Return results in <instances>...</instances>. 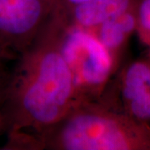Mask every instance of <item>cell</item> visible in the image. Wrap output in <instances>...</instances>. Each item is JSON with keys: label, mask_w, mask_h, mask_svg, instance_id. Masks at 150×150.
<instances>
[{"label": "cell", "mask_w": 150, "mask_h": 150, "mask_svg": "<svg viewBox=\"0 0 150 150\" xmlns=\"http://www.w3.org/2000/svg\"><path fill=\"white\" fill-rule=\"evenodd\" d=\"M9 76L5 112L7 128L15 133L28 124L52 126L66 113L76 88L60 50H48L38 59L23 55Z\"/></svg>", "instance_id": "cell-1"}, {"label": "cell", "mask_w": 150, "mask_h": 150, "mask_svg": "<svg viewBox=\"0 0 150 150\" xmlns=\"http://www.w3.org/2000/svg\"><path fill=\"white\" fill-rule=\"evenodd\" d=\"M54 125L48 145L55 149H150V131L124 117L100 110H77Z\"/></svg>", "instance_id": "cell-2"}, {"label": "cell", "mask_w": 150, "mask_h": 150, "mask_svg": "<svg viewBox=\"0 0 150 150\" xmlns=\"http://www.w3.org/2000/svg\"><path fill=\"white\" fill-rule=\"evenodd\" d=\"M61 0H0V60L24 54L44 18Z\"/></svg>", "instance_id": "cell-3"}, {"label": "cell", "mask_w": 150, "mask_h": 150, "mask_svg": "<svg viewBox=\"0 0 150 150\" xmlns=\"http://www.w3.org/2000/svg\"><path fill=\"white\" fill-rule=\"evenodd\" d=\"M60 52L70 68L76 88L101 85L110 74L112 60L108 49L81 29L70 32Z\"/></svg>", "instance_id": "cell-4"}, {"label": "cell", "mask_w": 150, "mask_h": 150, "mask_svg": "<svg viewBox=\"0 0 150 150\" xmlns=\"http://www.w3.org/2000/svg\"><path fill=\"white\" fill-rule=\"evenodd\" d=\"M136 0H89L73 6L75 20L83 27L99 25L112 17L131 10Z\"/></svg>", "instance_id": "cell-5"}, {"label": "cell", "mask_w": 150, "mask_h": 150, "mask_svg": "<svg viewBox=\"0 0 150 150\" xmlns=\"http://www.w3.org/2000/svg\"><path fill=\"white\" fill-rule=\"evenodd\" d=\"M135 18L129 10L104 21L101 23L99 40L108 49L118 48L133 31L136 25Z\"/></svg>", "instance_id": "cell-6"}, {"label": "cell", "mask_w": 150, "mask_h": 150, "mask_svg": "<svg viewBox=\"0 0 150 150\" xmlns=\"http://www.w3.org/2000/svg\"><path fill=\"white\" fill-rule=\"evenodd\" d=\"M150 66L137 62L129 67L123 80V94L128 101L133 99L140 92L149 87Z\"/></svg>", "instance_id": "cell-7"}, {"label": "cell", "mask_w": 150, "mask_h": 150, "mask_svg": "<svg viewBox=\"0 0 150 150\" xmlns=\"http://www.w3.org/2000/svg\"><path fill=\"white\" fill-rule=\"evenodd\" d=\"M129 102V108L135 118L150 120V87L140 92Z\"/></svg>", "instance_id": "cell-8"}, {"label": "cell", "mask_w": 150, "mask_h": 150, "mask_svg": "<svg viewBox=\"0 0 150 150\" xmlns=\"http://www.w3.org/2000/svg\"><path fill=\"white\" fill-rule=\"evenodd\" d=\"M8 80L9 76L4 74L0 75V130L7 128L5 104Z\"/></svg>", "instance_id": "cell-9"}, {"label": "cell", "mask_w": 150, "mask_h": 150, "mask_svg": "<svg viewBox=\"0 0 150 150\" xmlns=\"http://www.w3.org/2000/svg\"><path fill=\"white\" fill-rule=\"evenodd\" d=\"M138 20L144 32L150 35V0H140L138 5Z\"/></svg>", "instance_id": "cell-10"}, {"label": "cell", "mask_w": 150, "mask_h": 150, "mask_svg": "<svg viewBox=\"0 0 150 150\" xmlns=\"http://www.w3.org/2000/svg\"><path fill=\"white\" fill-rule=\"evenodd\" d=\"M87 1H89V0H61V3L63 6L64 7L65 5H70V6H75L78 5V4H80L83 3H85Z\"/></svg>", "instance_id": "cell-11"}, {"label": "cell", "mask_w": 150, "mask_h": 150, "mask_svg": "<svg viewBox=\"0 0 150 150\" xmlns=\"http://www.w3.org/2000/svg\"><path fill=\"white\" fill-rule=\"evenodd\" d=\"M149 85H150V79H149Z\"/></svg>", "instance_id": "cell-12"}]
</instances>
